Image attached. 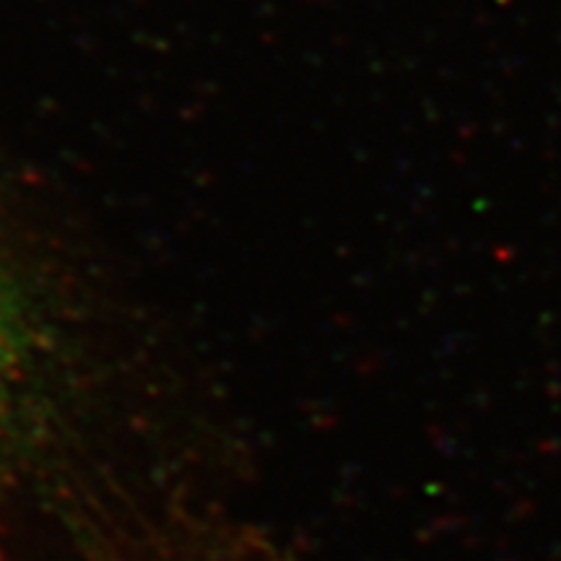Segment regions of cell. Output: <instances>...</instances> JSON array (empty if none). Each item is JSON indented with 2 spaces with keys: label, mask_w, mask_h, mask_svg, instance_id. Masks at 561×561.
Instances as JSON below:
<instances>
[{
  "label": "cell",
  "mask_w": 561,
  "mask_h": 561,
  "mask_svg": "<svg viewBox=\"0 0 561 561\" xmlns=\"http://www.w3.org/2000/svg\"><path fill=\"white\" fill-rule=\"evenodd\" d=\"M9 325H5V314L0 312V382H3L5 367H9Z\"/></svg>",
  "instance_id": "obj_1"
}]
</instances>
